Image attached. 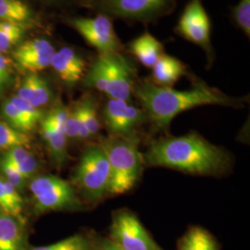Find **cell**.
Returning <instances> with one entry per match:
<instances>
[{
    "instance_id": "cell-13",
    "label": "cell",
    "mask_w": 250,
    "mask_h": 250,
    "mask_svg": "<svg viewBox=\"0 0 250 250\" xmlns=\"http://www.w3.org/2000/svg\"><path fill=\"white\" fill-rule=\"evenodd\" d=\"M17 96L41 108L49 103L52 92L48 83L42 76L37 73H29L21 82Z\"/></svg>"
},
{
    "instance_id": "cell-24",
    "label": "cell",
    "mask_w": 250,
    "mask_h": 250,
    "mask_svg": "<svg viewBox=\"0 0 250 250\" xmlns=\"http://www.w3.org/2000/svg\"><path fill=\"white\" fill-rule=\"evenodd\" d=\"M25 26L9 21H0V54L12 48L21 40Z\"/></svg>"
},
{
    "instance_id": "cell-23",
    "label": "cell",
    "mask_w": 250,
    "mask_h": 250,
    "mask_svg": "<svg viewBox=\"0 0 250 250\" xmlns=\"http://www.w3.org/2000/svg\"><path fill=\"white\" fill-rule=\"evenodd\" d=\"M31 138L26 133L20 132L5 122L0 121V149L8 151L18 146L28 147Z\"/></svg>"
},
{
    "instance_id": "cell-6",
    "label": "cell",
    "mask_w": 250,
    "mask_h": 250,
    "mask_svg": "<svg viewBox=\"0 0 250 250\" xmlns=\"http://www.w3.org/2000/svg\"><path fill=\"white\" fill-rule=\"evenodd\" d=\"M176 0H94L93 7L109 18L153 21L170 14Z\"/></svg>"
},
{
    "instance_id": "cell-28",
    "label": "cell",
    "mask_w": 250,
    "mask_h": 250,
    "mask_svg": "<svg viewBox=\"0 0 250 250\" xmlns=\"http://www.w3.org/2000/svg\"><path fill=\"white\" fill-rule=\"evenodd\" d=\"M232 20L236 26L250 37V0H240L232 9Z\"/></svg>"
},
{
    "instance_id": "cell-32",
    "label": "cell",
    "mask_w": 250,
    "mask_h": 250,
    "mask_svg": "<svg viewBox=\"0 0 250 250\" xmlns=\"http://www.w3.org/2000/svg\"><path fill=\"white\" fill-rule=\"evenodd\" d=\"M10 78L11 70L9 60L3 54H0V95L10 82Z\"/></svg>"
},
{
    "instance_id": "cell-14",
    "label": "cell",
    "mask_w": 250,
    "mask_h": 250,
    "mask_svg": "<svg viewBox=\"0 0 250 250\" xmlns=\"http://www.w3.org/2000/svg\"><path fill=\"white\" fill-rule=\"evenodd\" d=\"M152 70V82L155 84L171 87L182 76L187 74V65L178 59L164 53Z\"/></svg>"
},
{
    "instance_id": "cell-26",
    "label": "cell",
    "mask_w": 250,
    "mask_h": 250,
    "mask_svg": "<svg viewBox=\"0 0 250 250\" xmlns=\"http://www.w3.org/2000/svg\"><path fill=\"white\" fill-rule=\"evenodd\" d=\"M91 244L81 234H74L62 241L54 243L48 246L37 247L25 250H90Z\"/></svg>"
},
{
    "instance_id": "cell-16",
    "label": "cell",
    "mask_w": 250,
    "mask_h": 250,
    "mask_svg": "<svg viewBox=\"0 0 250 250\" xmlns=\"http://www.w3.org/2000/svg\"><path fill=\"white\" fill-rule=\"evenodd\" d=\"M130 53L146 68H153L164 54V48L161 42L151 34L146 32L129 44Z\"/></svg>"
},
{
    "instance_id": "cell-33",
    "label": "cell",
    "mask_w": 250,
    "mask_h": 250,
    "mask_svg": "<svg viewBox=\"0 0 250 250\" xmlns=\"http://www.w3.org/2000/svg\"><path fill=\"white\" fill-rule=\"evenodd\" d=\"M0 211L14 218L13 210L9 203V197L7 196V193L4 188L2 176H0Z\"/></svg>"
},
{
    "instance_id": "cell-7",
    "label": "cell",
    "mask_w": 250,
    "mask_h": 250,
    "mask_svg": "<svg viewBox=\"0 0 250 250\" xmlns=\"http://www.w3.org/2000/svg\"><path fill=\"white\" fill-rule=\"evenodd\" d=\"M108 239L122 250H163L138 218L128 210L114 214Z\"/></svg>"
},
{
    "instance_id": "cell-19",
    "label": "cell",
    "mask_w": 250,
    "mask_h": 250,
    "mask_svg": "<svg viewBox=\"0 0 250 250\" xmlns=\"http://www.w3.org/2000/svg\"><path fill=\"white\" fill-rule=\"evenodd\" d=\"M32 18V10L21 0H0V21H9L25 26Z\"/></svg>"
},
{
    "instance_id": "cell-22",
    "label": "cell",
    "mask_w": 250,
    "mask_h": 250,
    "mask_svg": "<svg viewBox=\"0 0 250 250\" xmlns=\"http://www.w3.org/2000/svg\"><path fill=\"white\" fill-rule=\"evenodd\" d=\"M85 125L90 137H94L100 131V122L98 115L97 103L92 96H86L74 105Z\"/></svg>"
},
{
    "instance_id": "cell-27",
    "label": "cell",
    "mask_w": 250,
    "mask_h": 250,
    "mask_svg": "<svg viewBox=\"0 0 250 250\" xmlns=\"http://www.w3.org/2000/svg\"><path fill=\"white\" fill-rule=\"evenodd\" d=\"M0 171L2 173L1 176L14 188H17L19 191L22 190L28 182L16 166L5 156L0 160Z\"/></svg>"
},
{
    "instance_id": "cell-20",
    "label": "cell",
    "mask_w": 250,
    "mask_h": 250,
    "mask_svg": "<svg viewBox=\"0 0 250 250\" xmlns=\"http://www.w3.org/2000/svg\"><path fill=\"white\" fill-rule=\"evenodd\" d=\"M4 156L16 166L27 181L35 177L39 164L36 157L27 149V147L18 146L11 148L6 151Z\"/></svg>"
},
{
    "instance_id": "cell-8",
    "label": "cell",
    "mask_w": 250,
    "mask_h": 250,
    "mask_svg": "<svg viewBox=\"0 0 250 250\" xmlns=\"http://www.w3.org/2000/svg\"><path fill=\"white\" fill-rule=\"evenodd\" d=\"M175 29L179 36L201 47L208 60L212 61L214 52L210 40L211 27L203 0H189Z\"/></svg>"
},
{
    "instance_id": "cell-15",
    "label": "cell",
    "mask_w": 250,
    "mask_h": 250,
    "mask_svg": "<svg viewBox=\"0 0 250 250\" xmlns=\"http://www.w3.org/2000/svg\"><path fill=\"white\" fill-rule=\"evenodd\" d=\"M40 133L51 160L56 165L62 166L68 159V139L63 133L62 129L51 125L43 117L40 122Z\"/></svg>"
},
{
    "instance_id": "cell-29",
    "label": "cell",
    "mask_w": 250,
    "mask_h": 250,
    "mask_svg": "<svg viewBox=\"0 0 250 250\" xmlns=\"http://www.w3.org/2000/svg\"><path fill=\"white\" fill-rule=\"evenodd\" d=\"M10 101L18 107L21 114L34 127H36L37 124H40V122L42 121L43 117L45 115L41 108L35 107L31 103L25 101L24 99L19 98L17 95L12 97L10 99Z\"/></svg>"
},
{
    "instance_id": "cell-12",
    "label": "cell",
    "mask_w": 250,
    "mask_h": 250,
    "mask_svg": "<svg viewBox=\"0 0 250 250\" xmlns=\"http://www.w3.org/2000/svg\"><path fill=\"white\" fill-rule=\"evenodd\" d=\"M50 67L67 85L72 86L83 79L86 73V62L75 49L63 46L56 50Z\"/></svg>"
},
{
    "instance_id": "cell-3",
    "label": "cell",
    "mask_w": 250,
    "mask_h": 250,
    "mask_svg": "<svg viewBox=\"0 0 250 250\" xmlns=\"http://www.w3.org/2000/svg\"><path fill=\"white\" fill-rule=\"evenodd\" d=\"M109 165L107 193L122 195L134 188L142 171L143 156L134 136L109 134L100 143Z\"/></svg>"
},
{
    "instance_id": "cell-9",
    "label": "cell",
    "mask_w": 250,
    "mask_h": 250,
    "mask_svg": "<svg viewBox=\"0 0 250 250\" xmlns=\"http://www.w3.org/2000/svg\"><path fill=\"white\" fill-rule=\"evenodd\" d=\"M70 23L99 54L121 52L122 44L109 17L101 14L93 18H74Z\"/></svg>"
},
{
    "instance_id": "cell-4",
    "label": "cell",
    "mask_w": 250,
    "mask_h": 250,
    "mask_svg": "<svg viewBox=\"0 0 250 250\" xmlns=\"http://www.w3.org/2000/svg\"><path fill=\"white\" fill-rule=\"evenodd\" d=\"M73 184L89 201H99L107 193L109 165L100 145H89L74 170Z\"/></svg>"
},
{
    "instance_id": "cell-21",
    "label": "cell",
    "mask_w": 250,
    "mask_h": 250,
    "mask_svg": "<svg viewBox=\"0 0 250 250\" xmlns=\"http://www.w3.org/2000/svg\"><path fill=\"white\" fill-rule=\"evenodd\" d=\"M129 102L108 99L103 108V120L110 134L120 135L125 111Z\"/></svg>"
},
{
    "instance_id": "cell-17",
    "label": "cell",
    "mask_w": 250,
    "mask_h": 250,
    "mask_svg": "<svg viewBox=\"0 0 250 250\" xmlns=\"http://www.w3.org/2000/svg\"><path fill=\"white\" fill-rule=\"evenodd\" d=\"M24 225L0 211V250H25Z\"/></svg>"
},
{
    "instance_id": "cell-2",
    "label": "cell",
    "mask_w": 250,
    "mask_h": 250,
    "mask_svg": "<svg viewBox=\"0 0 250 250\" xmlns=\"http://www.w3.org/2000/svg\"><path fill=\"white\" fill-rule=\"evenodd\" d=\"M144 159L150 166L198 175H217L230 165L227 152L196 133L158 140L151 144Z\"/></svg>"
},
{
    "instance_id": "cell-31",
    "label": "cell",
    "mask_w": 250,
    "mask_h": 250,
    "mask_svg": "<svg viewBox=\"0 0 250 250\" xmlns=\"http://www.w3.org/2000/svg\"><path fill=\"white\" fill-rule=\"evenodd\" d=\"M68 114H69V108L64 107L62 105H58L53 107L49 112L45 114L44 118L51 125L62 129Z\"/></svg>"
},
{
    "instance_id": "cell-11",
    "label": "cell",
    "mask_w": 250,
    "mask_h": 250,
    "mask_svg": "<svg viewBox=\"0 0 250 250\" xmlns=\"http://www.w3.org/2000/svg\"><path fill=\"white\" fill-rule=\"evenodd\" d=\"M56 49L46 39H33L24 42L13 52L19 67L29 73H37L50 67Z\"/></svg>"
},
{
    "instance_id": "cell-34",
    "label": "cell",
    "mask_w": 250,
    "mask_h": 250,
    "mask_svg": "<svg viewBox=\"0 0 250 250\" xmlns=\"http://www.w3.org/2000/svg\"><path fill=\"white\" fill-rule=\"evenodd\" d=\"M90 250H122L110 241L108 238H102L99 237L97 241L91 246Z\"/></svg>"
},
{
    "instance_id": "cell-1",
    "label": "cell",
    "mask_w": 250,
    "mask_h": 250,
    "mask_svg": "<svg viewBox=\"0 0 250 250\" xmlns=\"http://www.w3.org/2000/svg\"><path fill=\"white\" fill-rule=\"evenodd\" d=\"M133 94L143 106L147 117L157 128L166 129L180 113L193 107L205 105L241 107L244 100L232 98L200 81L193 88L178 91L171 87L143 81L134 85Z\"/></svg>"
},
{
    "instance_id": "cell-10",
    "label": "cell",
    "mask_w": 250,
    "mask_h": 250,
    "mask_svg": "<svg viewBox=\"0 0 250 250\" xmlns=\"http://www.w3.org/2000/svg\"><path fill=\"white\" fill-rule=\"evenodd\" d=\"M107 68L109 99L130 101L134 87L133 65L121 52L100 54Z\"/></svg>"
},
{
    "instance_id": "cell-30",
    "label": "cell",
    "mask_w": 250,
    "mask_h": 250,
    "mask_svg": "<svg viewBox=\"0 0 250 250\" xmlns=\"http://www.w3.org/2000/svg\"><path fill=\"white\" fill-rule=\"evenodd\" d=\"M62 130L67 139L79 140V121L74 107L69 109V114L64 123Z\"/></svg>"
},
{
    "instance_id": "cell-18",
    "label": "cell",
    "mask_w": 250,
    "mask_h": 250,
    "mask_svg": "<svg viewBox=\"0 0 250 250\" xmlns=\"http://www.w3.org/2000/svg\"><path fill=\"white\" fill-rule=\"evenodd\" d=\"M177 250H220V246L205 228L192 226L179 240Z\"/></svg>"
},
{
    "instance_id": "cell-25",
    "label": "cell",
    "mask_w": 250,
    "mask_h": 250,
    "mask_svg": "<svg viewBox=\"0 0 250 250\" xmlns=\"http://www.w3.org/2000/svg\"><path fill=\"white\" fill-rule=\"evenodd\" d=\"M1 114L4 118V122L8 125L13 127L14 129L18 130L20 132L26 133L31 132L35 129V127L31 125L26 119L21 114V112L18 109L11 101L6 100L1 106Z\"/></svg>"
},
{
    "instance_id": "cell-5",
    "label": "cell",
    "mask_w": 250,
    "mask_h": 250,
    "mask_svg": "<svg viewBox=\"0 0 250 250\" xmlns=\"http://www.w3.org/2000/svg\"><path fill=\"white\" fill-rule=\"evenodd\" d=\"M36 214L82 208L72 185L55 175L36 176L29 183Z\"/></svg>"
}]
</instances>
